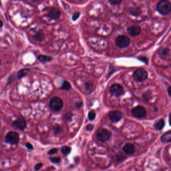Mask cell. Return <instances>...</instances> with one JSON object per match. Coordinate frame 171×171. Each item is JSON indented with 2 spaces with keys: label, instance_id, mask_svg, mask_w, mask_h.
Listing matches in <instances>:
<instances>
[{
  "label": "cell",
  "instance_id": "cell-3",
  "mask_svg": "<svg viewBox=\"0 0 171 171\" xmlns=\"http://www.w3.org/2000/svg\"><path fill=\"white\" fill-rule=\"evenodd\" d=\"M49 107L52 111H59L63 107V102L60 97L55 96L51 99L49 102Z\"/></svg>",
  "mask_w": 171,
  "mask_h": 171
},
{
  "label": "cell",
  "instance_id": "cell-28",
  "mask_svg": "<svg viewBox=\"0 0 171 171\" xmlns=\"http://www.w3.org/2000/svg\"><path fill=\"white\" fill-rule=\"evenodd\" d=\"M73 117V114L71 113L68 112V113H66L64 115V118L65 119L68 121H71L72 120V118Z\"/></svg>",
  "mask_w": 171,
  "mask_h": 171
},
{
  "label": "cell",
  "instance_id": "cell-19",
  "mask_svg": "<svg viewBox=\"0 0 171 171\" xmlns=\"http://www.w3.org/2000/svg\"><path fill=\"white\" fill-rule=\"evenodd\" d=\"M30 71V69L28 68H25V69H21L20 71H18L17 73V77L19 78H21L25 76V75L27 74Z\"/></svg>",
  "mask_w": 171,
  "mask_h": 171
},
{
  "label": "cell",
  "instance_id": "cell-30",
  "mask_svg": "<svg viewBox=\"0 0 171 171\" xmlns=\"http://www.w3.org/2000/svg\"><path fill=\"white\" fill-rule=\"evenodd\" d=\"M80 16V13L79 12H76L75 13H74L72 15V20L73 21H76L79 18Z\"/></svg>",
  "mask_w": 171,
  "mask_h": 171
},
{
  "label": "cell",
  "instance_id": "cell-33",
  "mask_svg": "<svg viewBox=\"0 0 171 171\" xmlns=\"http://www.w3.org/2000/svg\"><path fill=\"white\" fill-rule=\"evenodd\" d=\"M58 152V149L57 148H53L49 150L48 152V154L49 155H52V154H56Z\"/></svg>",
  "mask_w": 171,
  "mask_h": 171
},
{
  "label": "cell",
  "instance_id": "cell-6",
  "mask_svg": "<svg viewBox=\"0 0 171 171\" xmlns=\"http://www.w3.org/2000/svg\"><path fill=\"white\" fill-rule=\"evenodd\" d=\"M109 91L111 95L115 97H120L124 93L123 87L119 84H114L110 86Z\"/></svg>",
  "mask_w": 171,
  "mask_h": 171
},
{
  "label": "cell",
  "instance_id": "cell-2",
  "mask_svg": "<svg viewBox=\"0 0 171 171\" xmlns=\"http://www.w3.org/2000/svg\"><path fill=\"white\" fill-rule=\"evenodd\" d=\"M111 131L109 129L105 128L99 129L96 133V137L97 140L102 142H106L108 141L111 138Z\"/></svg>",
  "mask_w": 171,
  "mask_h": 171
},
{
  "label": "cell",
  "instance_id": "cell-20",
  "mask_svg": "<svg viewBox=\"0 0 171 171\" xmlns=\"http://www.w3.org/2000/svg\"><path fill=\"white\" fill-rule=\"evenodd\" d=\"M152 97V93L150 91L147 90V91L145 92L143 94V98L146 101H149L150 100Z\"/></svg>",
  "mask_w": 171,
  "mask_h": 171
},
{
  "label": "cell",
  "instance_id": "cell-25",
  "mask_svg": "<svg viewBox=\"0 0 171 171\" xmlns=\"http://www.w3.org/2000/svg\"><path fill=\"white\" fill-rule=\"evenodd\" d=\"M53 131L55 135L60 134L62 131V128L60 125H56L53 127Z\"/></svg>",
  "mask_w": 171,
  "mask_h": 171
},
{
  "label": "cell",
  "instance_id": "cell-35",
  "mask_svg": "<svg viewBox=\"0 0 171 171\" xmlns=\"http://www.w3.org/2000/svg\"><path fill=\"white\" fill-rule=\"evenodd\" d=\"M94 125H88L86 126L85 129L88 131H92V130L94 129Z\"/></svg>",
  "mask_w": 171,
  "mask_h": 171
},
{
  "label": "cell",
  "instance_id": "cell-5",
  "mask_svg": "<svg viewBox=\"0 0 171 171\" xmlns=\"http://www.w3.org/2000/svg\"><path fill=\"white\" fill-rule=\"evenodd\" d=\"M129 38L125 35H120L117 37L115 43L117 47L120 48H124L127 47L130 44Z\"/></svg>",
  "mask_w": 171,
  "mask_h": 171
},
{
  "label": "cell",
  "instance_id": "cell-8",
  "mask_svg": "<svg viewBox=\"0 0 171 171\" xmlns=\"http://www.w3.org/2000/svg\"><path fill=\"white\" fill-rule=\"evenodd\" d=\"M20 138L19 134L16 132L11 131L7 134L5 137V141L11 144H16L19 142Z\"/></svg>",
  "mask_w": 171,
  "mask_h": 171
},
{
  "label": "cell",
  "instance_id": "cell-21",
  "mask_svg": "<svg viewBox=\"0 0 171 171\" xmlns=\"http://www.w3.org/2000/svg\"><path fill=\"white\" fill-rule=\"evenodd\" d=\"M71 88H72V86H71V84L67 81H65L64 82L62 85L61 86L62 89L64 90H67V91L71 89Z\"/></svg>",
  "mask_w": 171,
  "mask_h": 171
},
{
  "label": "cell",
  "instance_id": "cell-10",
  "mask_svg": "<svg viewBox=\"0 0 171 171\" xmlns=\"http://www.w3.org/2000/svg\"><path fill=\"white\" fill-rule=\"evenodd\" d=\"M61 12L59 9L55 7H51L48 13V17L52 20H57L60 17Z\"/></svg>",
  "mask_w": 171,
  "mask_h": 171
},
{
  "label": "cell",
  "instance_id": "cell-29",
  "mask_svg": "<svg viewBox=\"0 0 171 171\" xmlns=\"http://www.w3.org/2000/svg\"><path fill=\"white\" fill-rule=\"evenodd\" d=\"M116 159L117 161L121 162V161H123L125 159H126V156H125L122 153H120V154H117Z\"/></svg>",
  "mask_w": 171,
  "mask_h": 171
},
{
  "label": "cell",
  "instance_id": "cell-12",
  "mask_svg": "<svg viewBox=\"0 0 171 171\" xmlns=\"http://www.w3.org/2000/svg\"><path fill=\"white\" fill-rule=\"evenodd\" d=\"M13 125L18 129L23 131L25 129L27 124L25 119L22 117H19L13 122Z\"/></svg>",
  "mask_w": 171,
  "mask_h": 171
},
{
  "label": "cell",
  "instance_id": "cell-34",
  "mask_svg": "<svg viewBox=\"0 0 171 171\" xmlns=\"http://www.w3.org/2000/svg\"><path fill=\"white\" fill-rule=\"evenodd\" d=\"M43 166V163H38V164L35 165V170L36 171H39L40 169L42 168Z\"/></svg>",
  "mask_w": 171,
  "mask_h": 171
},
{
  "label": "cell",
  "instance_id": "cell-31",
  "mask_svg": "<svg viewBox=\"0 0 171 171\" xmlns=\"http://www.w3.org/2000/svg\"><path fill=\"white\" fill-rule=\"evenodd\" d=\"M109 2L112 5H118L120 4L122 2L121 0H109Z\"/></svg>",
  "mask_w": 171,
  "mask_h": 171
},
{
  "label": "cell",
  "instance_id": "cell-36",
  "mask_svg": "<svg viewBox=\"0 0 171 171\" xmlns=\"http://www.w3.org/2000/svg\"><path fill=\"white\" fill-rule=\"evenodd\" d=\"M25 146L28 149H29L30 150L33 149V145H32L31 143H30V142H27V143L25 144Z\"/></svg>",
  "mask_w": 171,
  "mask_h": 171
},
{
  "label": "cell",
  "instance_id": "cell-13",
  "mask_svg": "<svg viewBox=\"0 0 171 171\" xmlns=\"http://www.w3.org/2000/svg\"><path fill=\"white\" fill-rule=\"evenodd\" d=\"M124 152L127 154L131 155L135 152V147L133 144L128 143L126 144L123 148Z\"/></svg>",
  "mask_w": 171,
  "mask_h": 171
},
{
  "label": "cell",
  "instance_id": "cell-43",
  "mask_svg": "<svg viewBox=\"0 0 171 171\" xmlns=\"http://www.w3.org/2000/svg\"><path fill=\"white\" fill-rule=\"evenodd\" d=\"M0 125H1V123H0Z\"/></svg>",
  "mask_w": 171,
  "mask_h": 171
},
{
  "label": "cell",
  "instance_id": "cell-11",
  "mask_svg": "<svg viewBox=\"0 0 171 171\" xmlns=\"http://www.w3.org/2000/svg\"><path fill=\"white\" fill-rule=\"evenodd\" d=\"M127 32L130 35L135 37L139 35L141 32V28L138 25H133L128 27Z\"/></svg>",
  "mask_w": 171,
  "mask_h": 171
},
{
  "label": "cell",
  "instance_id": "cell-37",
  "mask_svg": "<svg viewBox=\"0 0 171 171\" xmlns=\"http://www.w3.org/2000/svg\"><path fill=\"white\" fill-rule=\"evenodd\" d=\"M83 105V102H77L75 103L76 107L78 108H80Z\"/></svg>",
  "mask_w": 171,
  "mask_h": 171
},
{
  "label": "cell",
  "instance_id": "cell-9",
  "mask_svg": "<svg viewBox=\"0 0 171 171\" xmlns=\"http://www.w3.org/2000/svg\"><path fill=\"white\" fill-rule=\"evenodd\" d=\"M109 119L112 122L116 123L119 122L122 119L123 115L121 111H110L108 115Z\"/></svg>",
  "mask_w": 171,
  "mask_h": 171
},
{
  "label": "cell",
  "instance_id": "cell-1",
  "mask_svg": "<svg viewBox=\"0 0 171 171\" xmlns=\"http://www.w3.org/2000/svg\"><path fill=\"white\" fill-rule=\"evenodd\" d=\"M157 10L161 15H168L171 12V4L167 1H161L157 5Z\"/></svg>",
  "mask_w": 171,
  "mask_h": 171
},
{
  "label": "cell",
  "instance_id": "cell-24",
  "mask_svg": "<svg viewBox=\"0 0 171 171\" xmlns=\"http://www.w3.org/2000/svg\"><path fill=\"white\" fill-rule=\"evenodd\" d=\"M35 39L37 41H42L44 39V35L42 32H38L35 35Z\"/></svg>",
  "mask_w": 171,
  "mask_h": 171
},
{
  "label": "cell",
  "instance_id": "cell-32",
  "mask_svg": "<svg viewBox=\"0 0 171 171\" xmlns=\"http://www.w3.org/2000/svg\"><path fill=\"white\" fill-rule=\"evenodd\" d=\"M138 59L139 60L141 61H142L143 62H144V63H145L146 65L148 64V58H147V57H139Z\"/></svg>",
  "mask_w": 171,
  "mask_h": 171
},
{
  "label": "cell",
  "instance_id": "cell-42",
  "mask_svg": "<svg viewBox=\"0 0 171 171\" xmlns=\"http://www.w3.org/2000/svg\"><path fill=\"white\" fill-rule=\"evenodd\" d=\"M1 60H0V64H1Z\"/></svg>",
  "mask_w": 171,
  "mask_h": 171
},
{
  "label": "cell",
  "instance_id": "cell-16",
  "mask_svg": "<svg viewBox=\"0 0 171 171\" xmlns=\"http://www.w3.org/2000/svg\"><path fill=\"white\" fill-rule=\"evenodd\" d=\"M161 141L163 143H168L171 142V131H167L161 136Z\"/></svg>",
  "mask_w": 171,
  "mask_h": 171
},
{
  "label": "cell",
  "instance_id": "cell-40",
  "mask_svg": "<svg viewBox=\"0 0 171 171\" xmlns=\"http://www.w3.org/2000/svg\"><path fill=\"white\" fill-rule=\"evenodd\" d=\"M3 26V23L2 21L0 20V28L2 27Z\"/></svg>",
  "mask_w": 171,
  "mask_h": 171
},
{
  "label": "cell",
  "instance_id": "cell-41",
  "mask_svg": "<svg viewBox=\"0 0 171 171\" xmlns=\"http://www.w3.org/2000/svg\"><path fill=\"white\" fill-rule=\"evenodd\" d=\"M1 6V2H0V7Z\"/></svg>",
  "mask_w": 171,
  "mask_h": 171
},
{
  "label": "cell",
  "instance_id": "cell-14",
  "mask_svg": "<svg viewBox=\"0 0 171 171\" xmlns=\"http://www.w3.org/2000/svg\"><path fill=\"white\" fill-rule=\"evenodd\" d=\"M130 14L135 17H138L142 14V10L137 6L132 7L129 9Z\"/></svg>",
  "mask_w": 171,
  "mask_h": 171
},
{
  "label": "cell",
  "instance_id": "cell-22",
  "mask_svg": "<svg viewBox=\"0 0 171 171\" xmlns=\"http://www.w3.org/2000/svg\"><path fill=\"white\" fill-rule=\"evenodd\" d=\"M71 151V148L70 146H63L61 148V152L64 156H67Z\"/></svg>",
  "mask_w": 171,
  "mask_h": 171
},
{
  "label": "cell",
  "instance_id": "cell-23",
  "mask_svg": "<svg viewBox=\"0 0 171 171\" xmlns=\"http://www.w3.org/2000/svg\"><path fill=\"white\" fill-rule=\"evenodd\" d=\"M84 87H85V89L86 91H92L93 88V85L92 83H91L90 82H86L85 84Z\"/></svg>",
  "mask_w": 171,
  "mask_h": 171
},
{
  "label": "cell",
  "instance_id": "cell-15",
  "mask_svg": "<svg viewBox=\"0 0 171 171\" xmlns=\"http://www.w3.org/2000/svg\"><path fill=\"white\" fill-rule=\"evenodd\" d=\"M170 50L168 48L164 47L161 48L159 51L158 54L161 58L165 59L168 56Z\"/></svg>",
  "mask_w": 171,
  "mask_h": 171
},
{
  "label": "cell",
  "instance_id": "cell-38",
  "mask_svg": "<svg viewBox=\"0 0 171 171\" xmlns=\"http://www.w3.org/2000/svg\"><path fill=\"white\" fill-rule=\"evenodd\" d=\"M167 91H168V93L169 94V96L171 97V86H169L168 87V89H167Z\"/></svg>",
  "mask_w": 171,
  "mask_h": 171
},
{
  "label": "cell",
  "instance_id": "cell-26",
  "mask_svg": "<svg viewBox=\"0 0 171 171\" xmlns=\"http://www.w3.org/2000/svg\"><path fill=\"white\" fill-rule=\"evenodd\" d=\"M88 119L90 121H93L96 118V113L95 111H90L89 113H88Z\"/></svg>",
  "mask_w": 171,
  "mask_h": 171
},
{
  "label": "cell",
  "instance_id": "cell-39",
  "mask_svg": "<svg viewBox=\"0 0 171 171\" xmlns=\"http://www.w3.org/2000/svg\"><path fill=\"white\" fill-rule=\"evenodd\" d=\"M169 125L171 126V113H170V115H169Z\"/></svg>",
  "mask_w": 171,
  "mask_h": 171
},
{
  "label": "cell",
  "instance_id": "cell-7",
  "mask_svg": "<svg viewBox=\"0 0 171 171\" xmlns=\"http://www.w3.org/2000/svg\"><path fill=\"white\" fill-rule=\"evenodd\" d=\"M132 115L137 119L144 118L146 116V110L145 108L141 105L135 107L131 111Z\"/></svg>",
  "mask_w": 171,
  "mask_h": 171
},
{
  "label": "cell",
  "instance_id": "cell-18",
  "mask_svg": "<svg viewBox=\"0 0 171 171\" xmlns=\"http://www.w3.org/2000/svg\"><path fill=\"white\" fill-rule=\"evenodd\" d=\"M165 125V121L164 119H161L159 120L158 121H157L154 124V127L155 129L157 131H161L163 129V127H164Z\"/></svg>",
  "mask_w": 171,
  "mask_h": 171
},
{
  "label": "cell",
  "instance_id": "cell-4",
  "mask_svg": "<svg viewBox=\"0 0 171 171\" xmlns=\"http://www.w3.org/2000/svg\"><path fill=\"white\" fill-rule=\"evenodd\" d=\"M148 73L147 71L143 68L137 69L133 73L134 80L138 82H144L147 79Z\"/></svg>",
  "mask_w": 171,
  "mask_h": 171
},
{
  "label": "cell",
  "instance_id": "cell-27",
  "mask_svg": "<svg viewBox=\"0 0 171 171\" xmlns=\"http://www.w3.org/2000/svg\"><path fill=\"white\" fill-rule=\"evenodd\" d=\"M50 161L54 164H58L61 162V159L59 157H51L49 158Z\"/></svg>",
  "mask_w": 171,
  "mask_h": 171
},
{
  "label": "cell",
  "instance_id": "cell-17",
  "mask_svg": "<svg viewBox=\"0 0 171 171\" xmlns=\"http://www.w3.org/2000/svg\"><path fill=\"white\" fill-rule=\"evenodd\" d=\"M52 57L46 55H39L38 57V60L42 63L49 62L52 61Z\"/></svg>",
  "mask_w": 171,
  "mask_h": 171
}]
</instances>
